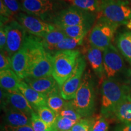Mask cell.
Instances as JSON below:
<instances>
[{
	"label": "cell",
	"instance_id": "obj_1",
	"mask_svg": "<svg viewBox=\"0 0 131 131\" xmlns=\"http://www.w3.org/2000/svg\"><path fill=\"white\" fill-rule=\"evenodd\" d=\"M24 45L27 47L30 58L27 77L37 78L52 76V55L44 46L42 39L32 35L26 36Z\"/></svg>",
	"mask_w": 131,
	"mask_h": 131
},
{
	"label": "cell",
	"instance_id": "obj_2",
	"mask_svg": "<svg viewBox=\"0 0 131 131\" xmlns=\"http://www.w3.org/2000/svg\"><path fill=\"white\" fill-rule=\"evenodd\" d=\"M131 99L128 85L117 80H103L101 85V113L106 118L112 117L114 111L124 101Z\"/></svg>",
	"mask_w": 131,
	"mask_h": 131
},
{
	"label": "cell",
	"instance_id": "obj_3",
	"mask_svg": "<svg viewBox=\"0 0 131 131\" xmlns=\"http://www.w3.org/2000/svg\"><path fill=\"white\" fill-rule=\"evenodd\" d=\"M81 56L79 50H58L52 55V77L61 87L74 71Z\"/></svg>",
	"mask_w": 131,
	"mask_h": 131
},
{
	"label": "cell",
	"instance_id": "obj_4",
	"mask_svg": "<svg viewBox=\"0 0 131 131\" xmlns=\"http://www.w3.org/2000/svg\"><path fill=\"white\" fill-rule=\"evenodd\" d=\"M130 3L121 0H100L97 18H103L113 24L131 27Z\"/></svg>",
	"mask_w": 131,
	"mask_h": 131
},
{
	"label": "cell",
	"instance_id": "obj_5",
	"mask_svg": "<svg viewBox=\"0 0 131 131\" xmlns=\"http://www.w3.org/2000/svg\"><path fill=\"white\" fill-rule=\"evenodd\" d=\"M95 98L94 83L91 77L86 74L83 76L81 84L70 103L82 118L89 117L95 110Z\"/></svg>",
	"mask_w": 131,
	"mask_h": 131
},
{
	"label": "cell",
	"instance_id": "obj_6",
	"mask_svg": "<svg viewBox=\"0 0 131 131\" xmlns=\"http://www.w3.org/2000/svg\"><path fill=\"white\" fill-rule=\"evenodd\" d=\"M96 18H97V15L71 6L66 9L60 10L51 22L57 28L78 25L93 27Z\"/></svg>",
	"mask_w": 131,
	"mask_h": 131
},
{
	"label": "cell",
	"instance_id": "obj_7",
	"mask_svg": "<svg viewBox=\"0 0 131 131\" xmlns=\"http://www.w3.org/2000/svg\"><path fill=\"white\" fill-rule=\"evenodd\" d=\"M89 35L90 45L103 51L112 45L114 34L119 26L113 24L103 18H96Z\"/></svg>",
	"mask_w": 131,
	"mask_h": 131
},
{
	"label": "cell",
	"instance_id": "obj_8",
	"mask_svg": "<svg viewBox=\"0 0 131 131\" xmlns=\"http://www.w3.org/2000/svg\"><path fill=\"white\" fill-rule=\"evenodd\" d=\"M21 6L23 12L46 22L52 21L60 7L54 0H22Z\"/></svg>",
	"mask_w": 131,
	"mask_h": 131
},
{
	"label": "cell",
	"instance_id": "obj_9",
	"mask_svg": "<svg viewBox=\"0 0 131 131\" xmlns=\"http://www.w3.org/2000/svg\"><path fill=\"white\" fill-rule=\"evenodd\" d=\"M104 77L114 79L126 71V66L122 54L114 46L111 45L103 51Z\"/></svg>",
	"mask_w": 131,
	"mask_h": 131
},
{
	"label": "cell",
	"instance_id": "obj_10",
	"mask_svg": "<svg viewBox=\"0 0 131 131\" xmlns=\"http://www.w3.org/2000/svg\"><path fill=\"white\" fill-rule=\"evenodd\" d=\"M15 17L16 21L25 29L26 32L38 37H44L47 34L57 29L53 24L25 13L19 12Z\"/></svg>",
	"mask_w": 131,
	"mask_h": 131
},
{
	"label": "cell",
	"instance_id": "obj_11",
	"mask_svg": "<svg viewBox=\"0 0 131 131\" xmlns=\"http://www.w3.org/2000/svg\"><path fill=\"white\" fill-rule=\"evenodd\" d=\"M86 66V60L84 57L81 55L78 58L74 71L64 83L60 87V94L65 100L70 101L74 98L75 94L81 84Z\"/></svg>",
	"mask_w": 131,
	"mask_h": 131
},
{
	"label": "cell",
	"instance_id": "obj_12",
	"mask_svg": "<svg viewBox=\"0 0 131 131\" xmlns=\"http://www.w3.org/2000/svg\"><path fill=\"white\" fill-rule=\"evenodd\" d=\"M7 31V44L6 52L12 57L21 48L25 41L26 30L16 20H11L6 24Z\"/></svg>",
	"mask_w": 131,
	"mask_h": 131
},
{
	"label": "cell",
	"instance_id": "obj_13",
	"mask_svg": "<svg viewBox=\"0 0 131 131\" xmlns=\"http://www.w3.org/2000/svg\"><path fill=\"white\" fill-rule=\"evenodd\" d=\"M1 101L3 109L7 106H12L25 113L30 117L33 113L35 112V109L19 91L8 92L1 89Z\"/></svg>",
	"mask_w": 131,
	"mask_h": 131
},
{
	"label": "cell",
	"instance_id": "obj_14",
	"mask_svg": "<svg viewBox=\"0 0 131 131\" xmlns=\"http://www.w3.org/2000/svg\"><path fill=\"white\" fill-rule=\"evenodd\" d=\"M12 69L21 80L27 78L28 73L30 59L27 47L24 45L16 53L11 57Z\"/></svg>",
	"mask_w": 131,
	"mask_h": 131
},
{
	"label": "cell",
	"instance_id": "obj_15",
	"mask_svg": "<svg viewBox=\"0 0 131 131\" xmlns=\"http://www.w3.org/2000/svg\"><path fill=\"white\" fill-rule=\"evenodd\" d=\"M24 80L31 88L45 96L60 90V86L52 75L37 78L27 77Z\"/></svg>",
	"mask_w": 131,
	"mask_h": 131
},
{
	"label": "cell",
	"instance_id": "obj_16",
	"mask_svg": "<svg viewBox=\"0 0 131 131\" xmlns=\"http://www.w3.org/2000/svg\"><path fill=\"white\" fill-rule=\"evenodd\" d=\"M18 88L19 91L23 95L35 111L39 107L47 106L46 96L36 91L24 81L21 80Z\"/></svg>",
	"mask_w": 131,
	"mask_h": 131
},
{
	"label": "cell",
	"instance_id": "obj_17",
	"mask_svg": "<svg viewBox=\"0 0 131 131\" xmlns=\"http://www.w3.org/2000/svg\"><path fill=\"white\" fill-rule=\"evenodd\" d=\"M4 109L5 111V119L7 125L12 126L31 125L30 117L25 113L10 106H7Z\"/></svg>",
	"mask_w": 131,
	"mask_h": 131
},
{
	"label": "cell",
	"instance_id": "obj_18",
	"mask_svg": "<svg viewBox=\"0 0 131 131\" xmlns=\"http://www.w3.org/2000/svg\"><path fill=\"white\" fill-rule=\"evenodd\" d=\"M87 58L93 71L98 77L103 78L104 76L103 50L91 45L87 51Z\"/></svg>",
	"mask_w": 131,
	"mask_h": 131
},
{
	"label": "cell",
	"instance_id": "obj_19",
	"mask_svg": "<svg viewBox=\"0 0 131 131\" xmlns=\"http://www.w3.org/2000/svg\"><path fill=\"white\" fill-rule=\"evenodd\" d=\"M12 69L0 71V84L1 89L8 92L19 91V84L21 81Z\"/></svg>",
	"mask_w": 131,
	"mask_h": 131
},
{
	"label": "cell",
	"instance_id": "obj_20",
	"mask_svg": "<svg viewBox=\"0 0 131 131\" xmlns=\"http://www.w3.org/2000/svg\"><path fill=\"white\" fill-rule=\"evenodd\" d=\"M118 50L131 64V32H126L118 35L116 41Z\"/></svg>",
	"mask_w": 131,
	"mask_h": 131
},
{
	"label": "cell",
	"instance_id": "obj_21",
	"mask_svg": "<svg viewBox=\"0 0 131 131\" xmlns=\"http://www.w3.org/2000/svg\"><path fill=\"white\" fill-rule=\"evenodd\" d=\"M67 37H68L63 31L57 28L55 30L51 31L41 38H42L44 46L47 50L50 52L52 51V49L55 46L61 42Z\"/></svg>",
	"mask_w": 131,
	"mask_h": 131
},
{
	"label": "cell",
	"instance_id": "obj_22",
	"mask_svg": "<svg viewBox=\"0 0 131 131\" xmlns=\"http://www.w3.org/2000/svg\"><path fill=\"white\" fill-rule=\"evenodd\" d=\"M46 98L47 106L56 113L57 115L68 103V101L65 100L61 96L60 90L50 93L46 96Z\"/></svg>",
	"mask_w": 131,
	"mask_h": 131
},
{
	"label": "cell",
	"instance_id": "obj_23",
	"mask_svg": "<svg viewBox=\"0 0 131 131\" xmlns=\"http://www.w3.org/2000/svg\"><path fill=\"white\" fill-rule=\"evenodd\" d=\"M122 123L131 122V99L124 101L117 107L112 117Z\"/></svg>",
	"mask_w": 131,
	"mask_h": 131
},
{
	"label": "cell",
	"instance_id": "obj_24",
	"mask_svg": "<svg viewBox=\"0 0 131 131\" xmlns=\"http://www.w3.org/2000/svg\"><path fill=\"white\" fill-rule=\"evenodd\" d=\"M63 2L87 12L97 14L100 10V0H63Z\"/></svg>",
	"mask_w": 131,
	"mask_h": 131
},
{
	"label": "cell",
	"instance_id": "obj_25",
	"mask_svg": "<svg viewBox=\"0 0 131 131\" xmlns=\"http://www.w3.org/2000/svg\"><path fill=\"white\" fill-rule=\"evenodd\" d=\"M91 27H92L87 25H78L62 27L58 29L63 31L68 37L79 38L85 37Z\"/></svg>",
	"mask_w": 131,
	"mask_h": 131
},
{
	"label": "cell",
	"instance_id": "obj_26",
	"mask_svg": "<svg viewBox=\"0 0 131 131\" xmlns=\"http://www.w3.org/2000/svg\"><path fill=\"white\" fill-rule=\"evenodd\" d=\"M37 112L40 118L49 127L55 125L58 115L49 107H47V106H42L37 109Z\"/></svg>",
	"mask_w": 131,
	"mask_h": 131
},
{
	"label": "cell",
	"instance_id": "obj_27",
	"mask_svg": "<svg viewBox=\"0 0 131 131\" xmlns=\"http://www.w3.org/2000/svg\"><path fill=\"white\" fill-rule=\"evenodd\" d=\"M84 37L79 38H73L67 37L61 42L55 46L52 49V51H58V50H74L77 47L81 46L83 42Z\"/></svg>",
	"mask_w": 131,
	"mask_h": 131
},
{
	"label": "cell",
	"instance_id": "obj_28",
	"mask_svg": "<svg viewBox=\"0 0 131 131\" xmlns=\"http://www.w3.org/2000/svg\"><path fill=\"white\" fill-rule=\"evenodd\" d=\"M58 115L67 118L75 123L78 122L82 118L81 116L75 111V109L71 105L70 101H68V104L65 106L64 108L62 109Z\"/></svg>",
	"mask_w": 131,
	"mask_h": 131
},
{
	"label": "cell",
	"instance_id": "obj_29",
	"mask_svg": "<svg viewBox=\"0 0 131 131\" xmlns=\"http://www.w3.org/2000/svg\"><path fill=\"white\" fill-rule=\"evenodd\" d=\"M108 129L109 122L107 118L102 114L92 118V131H107Z\"/></svg>",
	"mask_w": 131,
	"mask_h": 131
},
{
	"label": "cell",
	"instance_id": "obj_30",
	"mask_svg": "<svg viewBox=\"0 0 131 131\" xmlns=\"http://www.w3.org/2000/svg\"><path fill=\"white\" fill-rule=\"evenodd\" d=\"M75 123H76L72 121L71 119L58 115L54 126L57 131H64L71 130Z\"/></svg>",
	"mask_w": 131,
	"mask_h": 131
},
{
	"label": "cell",
	"instance_id": "obj_31",
	"mask_svg": "<svg viewBox=\"0 0 131 131\" xmlns=\"http://www.w3.org/2000/svg\"><path fill=\"white\" fill-rule=\"evenodd\" d=\"M92 118L89 117L82 118L77 122L71 129L72 131H92Z\"/></svg>",
	"mask_w": 131,
	"mask_h": 131
},
{
	"label": "cell",
	"instance_id": "obj_32",
	"mask_svg": "<svg viewBox=\"0 0 131 131\" xmlns=\"http://www.w3.org/2000/svg\"><path fill=\"white\" fill-rule=\"evenodd\" d=\"M31 126L34 131H45L49 128V126L45 123L37 112H34L30 117Z\"/></svg>",
	"mask_w": 131,
	"mask_h": 131
},
{
	"label": "cell",
	"instance_id": "obj_33",
	"mask_svg": "<svg viewBox=\"0 0 131 131\" xmlns=\"http://www.w3.org/2000/svg\"><path fill=\"white\" fill-rule=\"evenodd\" d=\"M12 69L11 57L4 51H1L0 54V71Z\"/></svg>",
	"mask_w": 131,
	"mask_h": 131
},
{
	"label": "cell",
	"instance_id": "obj_34",
	"mask_svg": "<svg viewBox=\"0 0 131 131\" xmlns=\"http://www.w3.org/2000/svg\"><path fill=\"white\" fill-rule=\"evenodd\" d=\"M3 2L8 7L10 12H12L13 16H15L19 13V11L21 10V6L17 0H3Z\"/></svg>",
	"mask_w": 131,
	"mask_h": 131
},
{
	"label": "cell",
	"instance_id": "obj_35",
	"mask_svg": "<svg viewBox=\"0 0 131 131\" xmlns=\"http://www.w3.org/2000/svg\"><path fill=\"white\" fill-rule=\"evenodd\" d=\"M7 44V31L6 25H1L0 28V49L1 51H5Z\"/></svg>",
	"mask_w": 131,
	"mask_h": 131
},
{
	"label": "cell",
	"instance_id": "obj_36",
	"mask_svg": "<svg viewBox=\"0 0 131 131\" xmlns=\"http://www.w3.org/2000/svg\"><path fill=\"white\" fill-rule=\"evenodd\" d=\"M5 131H34L31 126H12L6 124L4 127Z\"/></svg>",
	"mask_w": 131,
	"mask_h": 131
},
{
	"label": "cell",
	"instance_id": "obj_37",
	"mask_svg": "<svg viewBox=\"0 0 131 131\" xmlns=\"http://www.w3.org/2000/svg\"><path fill=\"white\" fill-rule=\"evenodd\" d=\"M115 131H131V122L127 123H122L117 127Z\"/></svg>",
	"mask_w": 131,
	"mask_h": 131
},
{
	"label": "cell",
	"instance_id": "obj_38",
	"mask_svg": "<svg viewBox=\"0 0 131 131\" xmlns=\"http://www.w3.org/2000/svg\"><path fill=\"white\" fill-rule=\"evenodd\" d=\"M128 85L129 88V91H130V95L131 97V70L130 71V73H129V75L128 77Z\"/></svg>",
	"mask_w": 131,
	"mask_h": 131
},
{
	"label": "cell",
	"instance_id": "obj_39",
	"mask_svg": "<svg viewBox=\"0 0 131 131\" xmlns=\"http://www.w3.org/2000/svg\"><path fill=\"white\" fill-rule=\"evenodd\" d=\"M45 131H57V129L55 128V126H52V127H49L47 130H46Z\"/></svg>",
	"mask_w": 131,
	"mask_h": 131
},
{
	"label": "cell",
	"instance_id": "obj_40",
	"mask_svg": "<svg viewBox=\"0 0 131 131\" xmlns=\"http://www.w3.org/2000/svg\"><path fill=\"white\" fill-rule=\"evenodd\" d=\"M121 1H126V2H128L130 3L131 2V0H121Z\"/></svg>",
	"mask_w": 131,
	"mask_h": 131
},
{
	"label": "cell",
	"instance_id": "obj_41",
	"mask_svg": "<svg viewBox=\"0 0 131 131\" xmlns=\"http://www.w3.org/2000/svg\"><path fill=\"white\" fill-rule=\"evenodd\" d=\"M54 1H63V0H54Z\"/></svg>",
	"mask_w": 131,
	"mask_h": 131
},
{
	"label": "cell",
	"instance_id": "obj_42",
	"mask_svg": "<svg viewBox=\"0 0 131 131\" xmlns=\"http://www.w3.org/2000/svg\"><path fill=\"white\" fill-rule=\"evenodd\" d=\"M64 131H72L71 130H64Z\"/></svg>",
	"mask_w": 131,
	"mask_h": 131
}]
</instances>
